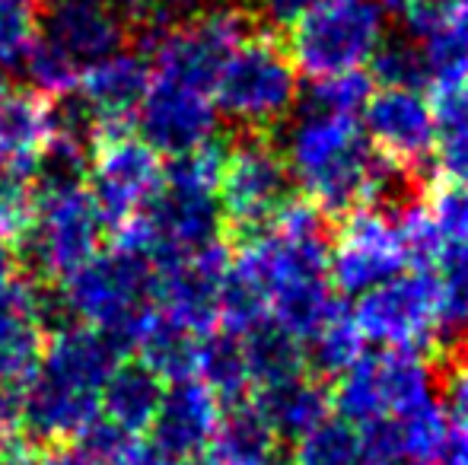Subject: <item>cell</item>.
I'll list each match as a JSON object with an SVG mask.
<instances>
[{
  "mask_svg": "<svg viewBox=\"0 0 468 465\" xmlns=\"http://www.w3.org/2000/svg\"><path fill=\"white\" fill-rule=\"evenodd\" d=\"M229 268L261 293L268 319L303 348L341 306L328 280L322 211L306 198H290L265 230L236 239Z\"/></svg>",
  "mask_w": 468,
  "mask_h": 465,
  "instance_id": "1",
  "label": "cell"
},
{
  "mask_svg": "<svg viewBox=\"0 0 468 465\" xmlns=\"http://www.w3.org/2000/svg\"><path fill=\"white\" fill-rule=\"evenodd\" d=\"M290 175L322 214H347L395 198L405 169L379 153L360 115L303 109L283 137Z\"/></svg>",
  "mask_w": 468,
  "mask_h": 465,
  "instance_id": "2",
  "label": "cell"
},
{
  "mask_svg": "<svg viewBox=\"0 0 468 465\" xmlns=\"http://www.w3.org/2000/svg\"><path fill=\"white\" fill-rule=\"evenodd\" d=\"M382 42L386 10L379 0H319L287 29V55L306 80L370 68Z\"/></svg>",
  "mask_w": 468,
  "mask_h": 465,
  "instance_id": "3",
  "label": "cell"
},
{
  "mask_svg": "<svg viewBox=\"0 0 468 465\" xmlns=\"http://www.w3.org/2000/svg\"><path fill=\"white\" fill-rule=\"evenodd\" d=\"M300 96V70L287 55V45L265 32H249L227 58L214 87L220 118L261 131L290 115Z\"/></svg>",
  "mask_w": 468,
  "mask_h": 465,
  "instance_id": "4",
  "label": "cell"
},
{
  "mask_svg": "<svg viewBox=\"0 0 468 465\" xmlns=\"http://www.w3.org/2000/svg\"><path fill=\"white\" fill-rule=\"evenodd\" d=\"M351 316L367 344L392 351H433L450 332L443 291L431 268H408L354 297Z\"/></svg>",
  "mask_w": 468,
  "mask_h": 465,
  "instance_id": "5",
  "label": "cell"
},
{
  "mask_svg": "<svg viewBox=\"0 0 468 465\" xmlns=\"http://www.w3.org/2000/svg\"><path fill=\"white\" fill-rule=\"evenodd\" d=\"M109 233V217L87 185L32 201L26 224L13 233V255L42 274H70L93 259Z\"/></svg>",
  "mask_w": 468,
  "mask_h": 465,
  "instance_id": "6",
  "label": "cell"
},
{
  "mask_svg": "<svg viewBox=\"0 0 468 465\" xmlns=\"http://www.w3.org/2000/svg\"><path fill=\"white\" fill-rule=\"evenodd\" d=\"M249 32L252 19L246 10L214 6L188 23L169 26L147 45L150 74L214 96L223 64Z\"/></svg>",
  "mask_w": 468,
  "mask_h": 465,
  "instance_id": "7",
  "label": "cell"
},
{
  "mask_svg": "<svg viewBox=\"0 0 468 465\" xmlns=\"http://www.w3.org/2000/svg\"><path fill=\"white\" fill-rule=\"evenodd\" d=\"M290 185L293 175L281 150L259 134L242 137L239 143L227 147L217 188L223 227L236 239L265 230L290 201Z\"/></svg>",
  "mask_w": 468,
  "mask_h": 465,
  "instance_id": "8",
  "label": "cell"
},
{
  "mask_svg": "<svg viewBox=\"0 0 468 465\" xmlns=\"http://www.w3.org/2000/svg\"><path fill=\"white\" fill-rule=\"evenodd\" d=\"M411 268L399 214L364 205L345 214L335 242H328V280L338 297H360L376 284Z\"/></svg>",
  "mask_w": 468,
  "mask_h": 465,
  "instance_id": "9",
  "label": "cell"
},
{
  "mask_svg": "<svg viewBox=\"0 0 468 465\" xmlns=\"http://www.w3.org/2000/svg\"><path fill=\"white\" fill-rule=\"evenodd\" d=\"M163 156L134 128L99 137L90 153V192L112 230L134 217L163 182Z\"/></svg>",
  "mask_w": 468,
  "mask_h": 465,
  "instance_id": "10",
  "label": "cell"
},
{
  "mask_svg": "<svg viewBox=\"0 0 468 465\" xmlns=\"http://www.w3.org/2000/svg\"><path fill=\"white\" fill-rule=\"evenodd\" d=\"M68 297L77 310L93 316L131 319L150 297H156V265L137 246L115 239L68 274Z\"/></svg>",
  "mask_w": 468,
  "mask_h": 465,
  "instance_id": "11",
  "label": "cell"
},
{
  "mask_svg": "<svg viewBox=\"0 0 468 465\" xmlns=\"http://www.w3.org/2000/svg\"><path fill=\"white\" fill-rule=\"evenodd\" d=\"M217 122H220V112H217L214 96L154 74L134 112V131L166 160L214 141Z\"/></svg>",
  "mask_w": 468,
  "mask_h": 465,
  "instance_id": "12",
  "label": "cell"
},
{
  "mask_svg": "<svg viewBox=\"0 0 468 465\" xmlns=\"http://www.w3.org/2000/svg\"><path fill=\"white\" fill-rule=\"evenodd\" d=\"M370 143L405 173L424 166L440 141V124L420 87H376L360 112Z\"/></svg>",
  "mask_w": 468,
  "mask_h": 465,
  "instance_id": "13",
  "label": "cell"
},
{
  "mask_svg": "<svg viewBox=\"0 0 468 465\" xmlns=\"http://www.w3.org/2000/svg\"><path fill=\"white\" fill-rule=\"evenodd\" d=\"M36 19L38 38L55 45L80 77L128 42V19L118 0H45Z\"/></svg>",
  "mask_w": 468,
  "mask_h": 465,
  "instance_id": "14",
  "label": "cell"
},
{
  "mask_svg": "<svg viewBox=\"0 0 468 465\" xmlns=\"http://www.w3.org/2000/svg\"><path fill=\"white\" fill-rule=\"evenodd\" d=\"M147 87H150L147 51H131V48L115 51L105 61L87 68L80 83H77L80 96L99 118V128H102L99 137L112 134V131L134 128V112L141 106Z\"/></svg>",
  "mask_w": 468,
  "mask_h": 465,
  "instance_id": "15",
  "label": "cell"
},
{
  "mask_svg": "<svg viewBox=\"0 0 468 465\" xmlns=\"http://www.w3.org/2000/svg\"><path fill=\"white\" fill-rule=\"evenodd\" d=\"M252 398L287 447L332 417V383L309 370L268 389H255Z\"/></svg>",
  "mask_w": 468,
  "mask_h": 465,
  "instance_id": "16",
  "label": "cell"
},
{
  "mask_svg": "<svg viewBox=\"0 0 468 465\" xmlns=\"http://www.w3.org/2000/svg\"><path fill=\"white\" fill-rule=\"evenodd\" d=\"M214 465H274L290 456V447L278 437L255 398L233 402L214 440Z\"/></svg>",
  "mask_w": 468,
  "mask_h": 465,
  "instance_id": "17",
  "label": "cell"
},
{
  "mask_svg": "<svg viewBox=\"0 0 468 465\" xmlns=\"http://www.w3.org/2000/svg\"><path fill=\"white\" fill-rule=\"evenodd\" d=\"M239 342H242V354H246L252 392L306 373V351H303V344L296 338H290L271 319H265L252 332H246Z\"/></svg>",
  "mask_w": 468,
  "mask_h": 465,
  "instance_id": "18",
  "label": "cell"
},
{
  "mask_svg": "<svg viewBox=\"0 0 468 465\" xmlns=\"http://www.w3.org/2000/svg\"><path fill=\"white\" fill-rule=\"evenodd\" d=\"M90 153H93V147H87V143L51 134L38 147L36 163H32V201L87 188Z\"/></svg>",
  "mask_w": 468,
  "mask_h": 465,
  "instance_id": "19",
  "label": "cell"
},
{
  "mask_svg": "<svg viewBox=\"0 0 468 465\" xmlns=\"http://www.w3.org/2000/svg\"><path fill=\"white\" fill-rule=\"evenodd\" d=\"M51 137L48 102L26 90H6L0 96V156L36 160L38 147Z\"/></svg>",
  "mask_w": 468,
  "mask_h": 465,
  "instance_id": "20",
  "label": "cell"
},
{
  "mask_svg": "<svg viewBox=\"0 0 468 465\" xmlns=\"http://www.w3.org/2000/svg\"><path fill=\"white\" fill-rule=\"evenodd\" d=\"M303 351H306V370L332 383V379L341 376L354 360H360V354L367 351V342L357 325H354L351 310L338 306V310L332 312V319L309 338Z\"/></svg>",
  "mask_w": 468,
  "mask_h": 465,
  "instance_id": "21",
  "label": "cell"
},
{
  "mask_svg": "<svg viewBox=\"0 0 468 465\" xmlns=\"http://www.w3.org/2000/svg\"><path fill=\"white\" fill-rule=\"evenodd\" d=\"M388 421H392V430H395V447H399V453L405 456L408 462L433 465L440 456L450 453L452 430L437 398L420 405V408H414L411 415L388 417Z\"/></svg>",
  "mask_w": 468,
  "mask_h": 465,
  "instance_id": "22",
  "label": "cell"
},
{
  "mask_svg": "<svg viewBox=\"0 0 468 465\" xmlns=\"http://www.w3.org/2000/svg\"><path fill=\"white\" fill-rule=\"evenodd\" d=\"M197 364L207 373L210 389H217L229 405L242 402L252 396V379H249L246 354H242V342L227 332H210L207 342L197 348Z\"/></svg>",
  "mask_w": 468,
  "mask_h": 465,
  "instance_id": "23",
  "label": "cell"
},
{
  "mask_svg": "<svg viewBox=\"0 0 468 465\" xmlns=\"http://www.w3.org/2000/svg\"><path fill=\"white\" fill-rule=\"evenodd\" d=\"M431 230L437 236L440 252L459 242H468V185L465 182H450V179H433L427 185V195L420 198ZM437 252V255H440Z\"/></svg>",
  "mask_w": 468,
  "mask_h": 465,
  "instance_id": "24",
  "label": "cell"
},
{
  "mask_svg": "<svg viewBox=\"0 0 468 465\" xmlns=\"http://www.w3.org/2000/svg\"><path fill=\"white\" fill-rule=\"evenodd\" d=\"M437 402L452 430V443L468 449V348L443 354V364L433 366Z\"/></svg>",
  "mask_w": 468,
  "mask_h": 465,
  "instance_id": "25",
  "label": "cell"
},
{
  "mask_svg": "<svg viewBox=\"0 0 468 465\" xmlns=\"http://www.w3.org/2000/svg\"><path fill=\"white\" fill-rule=\"evenodd\" d=\"M373 93H376V80H373L370 68L347 70V74L313 80V87H309V93H306V106L322 109V112L360 115Z\"/></svg>",
  "mask_w": 468,
  "mask_h": 465,
  "instance_id": "26",
  "label": "cell"
},
{
  "mask_svg": "<svg viewBox=\"0 0 468 465\" xmlns=\"http://www.w3.org/2000/svg\"><path fill=\"white\" fill-rule=\"evenodd\" d=\"M16 74H23L26 83H29L36 93H45V96H61L80 83V70H77L55 45L38 38V32H36V42H32L29 51H26Z\"/></svg>",
  "mask_w": 468,
  "mask_h": 465,
  "instance_id": "27",
  "label": "cell"
},
{
  "mask_svg": "<svg viewBox=\"0 0 468 465\" xmlns=\"http://www.w3.org/2000/svg\"><path fill=\"white\" fill-rule=\"evenodd\" d=\"M431 271L437 274L443 291L446 329L468 332V242L443 248Z\"/></svg>",
  "mask_w": 468,
  "mask_h": 465,
  "instance_id": "28",
  "label": "cell"
},
{
  "mask_svg": "<svg viewBox=\"0 0 468 465\" xmlns=\"http://www.w3.org/2000/svg\"><path fill=\"white\" fill-rule=\"evenodd\" d=\"M370 74L376 87H427V61L424 48L414 38L401 42H382L370 61Z\"/></svg>",
  "mask_w": 468,
  "mask_h": 465,
  "instance_id": "29",
  "label": "cell"
},
{
  "mask_svg": "<svg viewBox=\"0 0 468 465\" xmlns=\"http://www.w3.org/2000/svg\"><path fill=\"white\" fill-rule=\"evenodd\" d=\"M427 102L440 131H468V61L427 80Z\"/></svg>",
  "mask_w": 468,
  "mask_h": 465,
  "instance_id": "30",
  "label": "cell"
},
{
  "mask_svg": "<svg viewBox=\"0 0 468 465\" xmlns=\"http://www.w3.org/2000/svg\"><path fill=\"white\" fill-rule=\"evenodd\" d=\"M32 163L16 156H0V227L16 233L32 211Z\"/></svg>",
  "mask_w": 468,
  "mask_h": 465,
  "instance_id": "31",
  "label": "cell"
},
{
  "mask_svg": "<svg viewBox=\"0 0 468 465\" xmlns=\"http://www.w3.org/2000/svg\"><path fill=\"white\" fill-rule=\"evenodd\" d=\"M38 19L32 4L23 0H0V68L16 74L29 45L36 42Z\"/></svg>",
  "mask_w": 468,
  "mask_h": 465,
  "instance_id": "32",
  "label": "cell"
},
{
  "mask_svg": "<svg viewBox=\"0 0 468 465\" xmlns=\"http://www.w3.org/2000/svg\"><path fill=\"white\" fill-rule=\"evenodd\" d=\"M433 163H437L440 179L468 185V131H440Z\"/></svg>",
  "mask_w": 468,
  "mask_h": 465,
  "instance_id": "33",
  "label": "cell"
},
{
  "mask_svg": "<svg viewBox=\"0 0 468 465\" xmlns=\"http://www.w3.org/2000/svg\"><path fill=\"white\" fill-rule=\"evenodd\" d=\"M259 4V16L265 19L271 29H290L306 10H313L319 0H255Z\"/></svg>",
  "mask_w": 468,
  "mask_h": 465,
  "instance_id": "34",
  "label": "cell"
},
{
  "mask_svg": "<svg viewBox=\"0 0 468 465\" xmlns=\"http://www.w3.org/2000/svg\"><path fill=\"white\" fill-rule=\"evenodd\" d=\"M13 242H10V233L0 227V284H4V278H6V271H10V265H13Z\"/></svg>",
  "mask_w": 468,
  "mask_h": 465,
  "instance_id": "35",
  "label": "cell"
},
{
  "mask_svg": "<svg viewBox=\"0 0 468 465\" xmlns=\"http://www.w3.org/2000/svg\"><path fill=\"white\" fill-rule=\"evenodd\" d=\"M382 10L386 13H395V16H405V13H411L414 6L427 4V0H379Z\"/></svg>",
  "mask_w": 468,
  "mask_h": 465,
  "instance_id": "36",
  "label": "cell"
},
{
  "mask_svg": "<svg viewBox=\"0 0 468 465\" xmlns=\"http://www.w3.org/2000/svg\"><path fill=\"white\" fill-rule=\"evenodd\" d=\"M433 465H468V449L465 447H459V443H452L450 447V453L446 456H440Z\"/></svg>",
  "mask_w": 468,
  "mask_h": 465,
  "instance_id": "37",
  "label": "cell"
},
{
  "mask_svg": "<svg viewBox=\"0 0 468 465\" xmlns=\"http://www.w3.org/2000/svg\"><path fill=\"white\" fill-rule=\"evenodd\" d=\"M440 4H443L446 10H450V16H452V19H463V16H465L468 0H440ZM463 23H465V19H463Z\"/></svg>",
  "mask_w": 468,
  "mask_h": 465,
  "instance_id": "38",
  "label": "cell"
},
{
  "mask_svg": "<svg viewBox=\"0 0 468 465\" xmlns=\"http://www.w3.org/2000/svg\"><path fill=\"white\" fill-rule=\"evenodd\" d=\"M6 90H10V70H6V68H0V96H4Z\"/></svg>",
  "mask_w": 468,
  "mask_h": 465,
  "instance_id": "39",
  "label": "cell"
},
{
  "mask_svg": "<svg viewBox=\"0 0 468 465\" xmlns=\"http://www.w3.org/2000/svg\"><path fill=\"white\" fill-rule=\"evenodd\" d=\"M274 465H290V456H287V460H281V462H274Z\"/></svg>",
  "mask_w": 468,
  "mask_h": 465,
  "instance_id": "40",
  "label": "cell"
},
{
  "mask_svg": "<svg viewBox=\"0 0 468 465\" xmlns=\"http://www.w3.org/2000/svg\"><path fill=\"white\" fill-rule=\"evenodd\" d=\"M463 19H465V23H468V6H465V16H463Z\"/></svg>",
  "mask_w": 468,
  "mask_h": 465,
  "instance_id": "41",
  "label": "cell"
}]
</instances>
